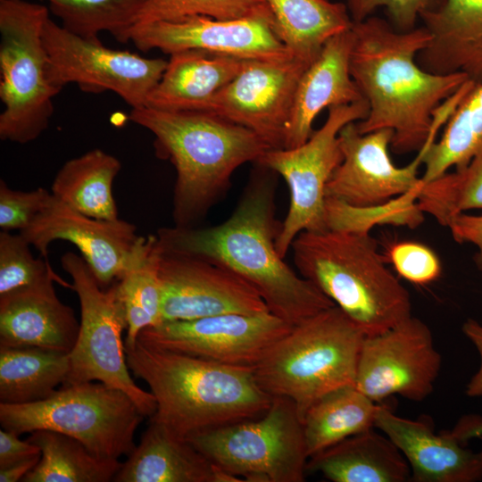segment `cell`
<instances>
[{
  "label": "cell",
  "instance_id": "obj_34",
  "mask_svg": "<svg viewBox=\"0 0 482 482\" xmlns=\"http://www.w3.org/2000/svg\"><path fill=\"white\" fill-rule=\"evenodd\" d=\"M52 12L69 31L93 43L107 31L116 40L129 41L146 0H47Z\"/></svg>",
  "mask_w": 482,
  "mask_h": 482
},
{
  "label": "cell",
  "instance_id": "obj_46",
  "mask_svg": "<svg viewBox=\"0 0 482 482\" xmlns=\"http://www.w3.org/2000/svg\"><path fill=\"white\" fill-rule=\"evenodd\" d=\"M41 455L26 459L0 470V482L22 481L24 477L38 463Z\"/></svg>",
  "mask_w": 482,
  "mask_h": 482
},
{
  "label": "cell",
  "instance_id": "obj_30",
  "mask_svg": "<svg viewBox=\"0 0 482 482\" xmlns=\"http://www.w3.org/2000/svg\"><path fill=\"white\" fill-rule=\"evenodd\" d=\"M71 370L69 353L37 347H0V403L41 401L63 385Z\"/></svg>",
  "mask_w": 482,
  "mask_h": 482
},
{
  "label": "cell",
  "instance_id": "obj_14",
  "mask_svg": "<svg viewBox=\"0 0 482 482\" xmlns=\"http://www.w3.org/2000/svg\"><path fill=\"white\" fill-rule=\"evenodd\" d=\"M442 357L428 325L412 315L374 336H365L355 386L377 403L399 395L420 402L433 391Z\"/></svg>",
  "mask_w": 482,
  "mask_h": 482
},
{
  "label": "cell",
  "instance_id": "obj_35",
  "mask_svg": "<svg viewBox=\"0 0 482 482\" xmlns=\"http://www.w3.org/2000/svg\"><path fill=\"white\" fill-rule=\"evenodd\" d=\"M417 204L443 227L460 213L470 210L482 212V156L464 168L423 183Z\"/></svg>",
  "mask_w": 482,
  "mask_h": 482
},
{
  "label": "cell",
  "instance_id": "obj_31",
  "mask_svg": "<svg viewBox=\"0 0 482 482\" xmlns=\"http://www.w3.org/2000/svg\"><path fill=\"white\" fill-rule=\"evenodd\" d=\"M27 439L39 447L41 457L22 482H109L122 464L100 458L79 440L55 431L36 430Z\"/></svg>",
  "mask_w": 482,
  "mask_h": 482
},
{
  "label": "cell",
  "instance_id": "obj_8",
  "mask_svg": "<svg viewBox=\"0 0 482 482\" xmlns=\"http://www.w3.org/2000/svg\"><path fill=\"white\" fill-rule=\"evenodd\" d=\"M145 416L123 391L99 381L63 384L41 401L0 403L3 428L21 436L51 430L81 442L92 453L107 459L128 456Z\"/></svg>",
  "mask_w": 482,
  "mask_h": 482
},
{
  "label": "cell",
  "instance_id": "obj_13",
  "mask_svg": "<svg viewBox=\"0 0 482 482\" xmlns=\"http://www.w3.org/2000/svg\"><path fill=\"white\" fill-rule=\"evenodd\" d=\"M292 325L270 312L162 321L143 329L140 343L221 364L254 367Z\"/></svg>",
  "mask_w": 482,
  "mask_h": 482
},
{
  "label": "cell",
  "instance_id": "obj_7",
  "mask_svg": "<svg viewBox=\"0 0 482 482\" xmlns=\"http://www.w3.org/2000/svg\"><path fill=\"white\" fill-rule=\"evenodd\" d=\"M46 6L0 0V138L17 144L37 139L48 127L54 97L62 90L50 77L43 29Z\"/></svg>",
  "mask_w": 482,
  "mask_h": 482
},
{
  "label": "cell",
  "instance_id": "obj_2",
  "mask_svg": "<svg viewBox=\"0 0 482 482\" xmlns=\"http://www.w3.org/2000/svg\"><path fill=\"white\" fill-rule=\"evenodd\" d=\"M352 29L350 73L369 104L367 117L355 122L358 131L391 129V146L399 154L419 152L428 140H436L435 112L469 77L435 74L419 65L417 56L430 39L424 27L399 31L371 15L353 21Z\"/></svg>",
  "mask_w": 482,
  "mask_h": 482
},
{
  "label": "cell",
  "instance_id": "obj_3",
  "mask_svg": "<svg viewBox=\"0 0 482 482\" xmlns=\"http://www.w3.org/2000/svg\"><path fill=\"white\" fill-rule=\"evenodd\" d=\"M125 351L130 371L155 398L150 420L180 438L257 418L272 402L273 396L258 384L253 367L221 364L139 341Z\"/></svg>",
  "mask_w": 482,
  "mask_h": 482
},
{
  "label": "cell",
  "instance_id": "obj_26",
  "mask_svg": "<svg viewBox=\"0 0 482 482\" xmlns=\"http://www.w3.org/2000/svg\"><path fill=\"white\" fill-rule=\"evenodd\" d=\"M307 471L333 482H406L409 463L385 434L369 430L351 436L308 459Z\"/></svg>",
  "mask_w": 482,
  "mask_h": 482
},
{
  "label": "cell",
  "instance_id": "obj_23",
  "mask_svg": "<svg viewBox=\"0 0 482 482\" xmlns=\"http://www.w3.org/2000/svg\"><path fill=\"white\" fill-rule=\"evenodd\" d=\"M430 34L419 65L435 74L462 72L482 82V0H439L420 16Z\"/></svg>",
  "mask_w": 482,
  "mask_h": 482
},
{
  "label": "cell",
  "instance_id": "obj_29",
  "mask_svg": "<svg viewBox=\"0 0 482 482\" xmlns=\"http://www.w3.org/2000/svg\"><path fill=\"white\" fill-rule=\"evenodd\" d=\"M378 405L355 386L337 388L319 398L302 420L308 457L375 428Z\"/></svg>",
  "mask_w": 482,
  "mask_h": 482
},
{
  "label": "cell",
  "instance_id": "obj_43",
  "mask_svg": "<svg viewBox=\"0 0 482 482\" xmlns=\"http://www.w3.org/2000/svg\"><path fill=\"white\" fill-rule=\"evenodd\" d=\"M13 431L0 429V470L14 463L41 455L37 445L30 441L21 440Z\"/></svg>",
  "mask_w": 482,
  "mask_h": 482
},
{
  "label": "cell",
  "instance_id": "obj_41",
  "mask_svg": "<svg viewBox=\"0 0 482 482\" xmlns=\"http://www.w3.org/2000/svg\"><path fill=\"white\" fill-rule=\"evenodd\" d=\"M439 0H345L353 22L362 21L378 9H383L392 26L399 31L414 29L420 14L434 7Z\"/></svg>",
  "mask_w": 482,
  "mask_h": 482
},
{
  "label": "cell",
  "instance_id": "obj_15",
  "mask_svg": "<svg viewBox=\"0 0 482 482\" xmlns=\"http://www.w3.org/2000/svg\"><path fill=\"white\" fill-rule=\"evenodd\" d=\"M308 66L293 56L247 60L204 112L249 129L270 149L284 148L296 87Z\"/></svg>",
  "mask_w": 482,
  "mask_h": 482
},
{
  "label": "cell",
  "instance_id": "obj_27",
  "mask_svg": "<svg viewBox=\"0 0 482 482\" xmlns=\"http://www.w3.org/2000/svg\"><path fill=\"white\" fill-rule=\"evenodd\" d=\"M273 14L275 32L290 54L311 64L332 37L350 29L345 3L330 0H265Z\"/></svg>",
  "mask_w": 482,
  "mask_h": 482
},
{
  "label": "cell",
  "instance_id": "obj_10",
  "mask_svg": "<svg viewBox=\"0 0 482 482\" xmlns=\"http://www.w3.org/2000/svg\"><path fill=\"white\" fill-rule=\"evenodd\" d=\"M188 441L214 464L244 481L305 479L309 457L303 424L295 403L287 397L273 396L269 409L257 418L209 429Z\"/></svg>",
  "mask_w": 482,
  "mask_h": 482
},
{
  "label": "cell",
  "instance_id": "obj_21",
  "mask_svg": "<svg viewBox=\"0 0 482 482\" xmlns=\"http://www.w3.org/2000/svg\"><path fill=\"white\" fill-rule=\"evenodd\" d=\"M54 280L0 296V347H37L70 353L79 321L56 295Z\"/></svg>",
  "mask_w": 482,
  "mask_h": 482
},
{
  "label": "cell",
  "instance_id": "obj_42",
  "mask_svg": "<svg viewBox=\"0 0 482 482\" xmlns=\"http://www.w3.org/2000/svg\"><path fill=\"white\" fill-rule=\"evenodd\" d=\"M446 228L455 242L471 244L477 248L474 262L482 271V214L460 213L450 220Z\"/></svg>",
  "mask_w": 482,
  "mask_h": 482
},
{
  "label": "cell",
  "instance_id": "obj_39",
  "mask_svg": "<svg viewBox=\"0 0 482 482\" xmlns=\"http://www.w3.org/2000/svg\"><path fill=\"white\" fill-rule=\"evenodd\" d=\"M385 257L401 278L418 286L435 282L442 274L438 255L420 242L403 240L392 243Z\"/></svg>",
  "mask_w": 482,
  "mask_h": 482
},
{
  "label": "cell",
  "instance_id": "obj_36",
  "mask_svg": "<svg viewBox=\"0 0 482 482\" xmlns=\"http://www.w3.org/2000/svg\"><path fill=\"white\" fill-rule=\"evenodd\" d=\"M377 207H355L342 201L326 197L325 220L327 229L370 233L374 225H393L416 228L424 219L417 204V197L423 185Z\"/></svg>",
  "mask_w": 482,
  "mask_h": 482
},
{
  "label": "cell",
  "instance_id": "obj_38",
  "mask_svg": "<svg viewBox=\"0 0 482 482\" xmlns=\"http://www.w3.org/2000/svg\"><path fill=\"white\" fill-rule=\"evenodd\" d=\"M30 244L19 233H0V296L48 280L71 288L45 257H34Z\"/></svg>",
  "mask_w": 482,
  "mask_h": 482
},
{
  "label": "cell",
  "instance_id": "obj_17",
  "mask_svg": "<svg viewBox=\"0 0 482 482\" xmlns=\"http://www.w3.org/2000/svg\"><path fill=\"white\" fill-rule=\"evenodd\" d=\"M355 122L346 124L338 133L343 159L326 185V197L355 207H377L422 183L418 176L422 164L420 151L408 165L397 167L388 151L393 131L383 129L362 134Z\"/></svg>",
  "mask_w": 482,
  "mask_h": 482
},
{
  "label": "cell",
  "instance_id": "obj_28",
  "mask_svg": "<svg viewBox=\"0 0 482 482\" xmlns=\"http://www.w3.org/2000/svg\"><path fill=\"white\" fill-rule=\"evenodd\" d=\"M120 169L118 158L95 148L67 161L56 173L50 191L87 216L114 220L119 212L112 185Z\"/></svg>",
  "mask_w": 482,
  "mask_h": 482
},
{
  "label": "cell",
  "instance_id": "obj_32",
  "mask_svg": "<svg viewBox=\"0 0 482 482\" xmlns=\"http://www.w3.org/2000/svg\"><path fill=\"white\" fill-rule=\"evenodd\" d=\"M161 253L156 234L142 237L127 270L117 280L127 316L125 349L136 345L143 329L162 322Z\"/></svg>",
  "mask_w": 482,
  "mask_h": 482
},
{
  "label": "cell",
  "instance_id": "obj_19",
  "mask_svg": "<svg viewBox=\"0 0 482 482\" xmlns=\"http://www.w3.org/2000/svg\"><path fill=\"white\" fill-rule=\"evenodd\" d=\"M129 40L141 51L165 54L201 49L239 58L278 60L292 56L273 25L261 19L218 20L190 15L135 26Z\"/></svg>",
  "mask_w": 482,
  "mask_h": 482
},
{
  "label": "cell",
  "instance_id": "obj_11",
  "mask_svg": "<svg viewBox=\"0 0 482 482\" xmlns=\"http://www.w3.org/2000/svg\"><path fill=\"white\" fill-rule=\"evenodd\" d=\"M368 113L365 99L329 107L324 124L303 145L269 149L256 162L280 175L288 187V211L276 240L281 257L285 258L299 233L327 229L325 188L343 159L338 133L346 124L364 120Z\"/></svg>",
  "mask_w": 482,
  "mask_h": 482
},
{
  "label": "cell",
  "instance_id": "obj_9",
  "mask_svg": "<svg viewBox=\"0 0 482 482\" xmlns=\"http://www.w3.org/2000/svg\"><path fill=\"white\" fill-rule=\"evenodd\" d=\"M61 264L80 306L79 336L69 353L71 370L64 384L102 382L123 391L145 417H152L155 398L135 383L127 363L122 339L127 316L117 281L104 290L84 258L72 252L61 257Z\"/></svg>",
  "mask_w": 482,
  "mask_h": 482
},
{
  "label": "cell",
  "instance_id": "obj_45",
  "mask_svg": "<svg viewBox=\"0 0 482 482\" xmlns=\"http://www.w3.org/2000/svg\"><path fill=\"white\" fill-rule=\"evenodd\" d=\"M463 444L477 437H482V417L478 415L463 416L450 431Z\"/></svg>",
  "mask_w": 482,
  "mask_h": 482
},
{
  "label": "cell",
  "instance_id": "obj_1",
  "mask_svg": "<svg viewBox=\"0 0 482 482\" xmlns=\"http://www.w3.org/2000/svg\"><path fill=\"white\" fill-rule=\"evenodd\" d=\"M276 177L255 162L226 220L207 228H161L156 236L164 251L197 257L234 272L257 290L271 313L295 326L336 304L277 251L282 222L276 218Z\"/></svg>",
  "mask_w": 482,
  "mask_h": 482
},
{
  "label": "cell",
  "instance_id": "obj_16",
  "mask_svg": "<svg viewBox=\"0 0 482 482\" xmlns=\"http://www.w3.org/2000/svg\"><path fill=\"white\" fill-rule=\"evenodd\" d=\"M162 322L270 312L257 290L234 272L205 260L164 251L159 263Z\"/></svg>",
  "mask_w": 482,
  "mask_h": 482
},
{
  "label": "cell",
  "instance_id": "obj_6",
  "mask_svg": "<svg viewBox=\"0 0 482 482\" xmlns=\"http://www.w3.org/2000/svg\"><path fill=\"white\" fill-rule=\"evenodd\" d=\"M364 333L334 305L306 319L277 341L253 367L260 386L292 400L301 421L324 395L355 386Z\"/></svg>",
  "mask_w": 482,
  "mask_h": 482
},
{
  "label": "cell",
  "instance_id": "obj_5",
  "mask_svg": "<svg viewBox=\"0 0 482 482\" xmlns=\"http://www.w3.org/2000/svg\"><path fill=\"white\" fill-rule=\"evenodd\" d=\"M298 273L362 330L380 334L411 316L408 290L386 267L370 233L303 231L291 244Z\"/></svg>",
  "mask_w": 482,
  "mask_h": 482
},
{
  "label": "cell",
  "instance_id": "obj_18",
  "mask_svg": "<svg viewBox=\"0 0 482 482\" xmlns=\"http://www.w3.org/2000/svg\"><path fill=\"white\" fill-rule=\"evenodd\" d=\"M19 233L46 259L52 242L71 243L102 287L121 278L142 239L137 235V227L127 220L87 216L54 195L30 225Z\"/></svg>",
  "mask_w": 482,
  "mask_h": 482
},
{
  "label": "cell",
  "instance_id": "obj_44",
  "mask_svg": "<svg viewBox=\"0 0 482 482\" xmlns=\"http://www.w3.org/2000/svg\"><path fill=\"white\" fill-rule=\"evenodd\" d=\"M464 335L477 348L480 356V366L467 385L466 394L470 397L482 396V325L469 319L462 325Z\"/></svg>",
  "mask_w": 482,
  "mask_h": 482
},
{
  "label": "cell",
  "instance_id": "obj_12",
  "mask_svg": "<svg viewBox=\"0 0 482 482\" xmlns=\"http://www.w3.org/2000/svg\"><path fill=\"white\" fill-rule=\"evenodd\" d=\"M43 40L55 86L62 88L68 83H76L87 92L112 91L132 109L146 105L167 66L164 59L145 58L90 42L50 17L44 25Z\"/></svg>",
  "mask_w": 482,
  "mask_h": 482
},
{
  "label": "cell",
  "instance_id": "obj_40",
  "mask_svg": "<svg viewBox=\"0 0 482 482\" xmlns=\"http://www.w3.org/2000/svg\"><path fill=\"white\" fill-rule=\"evenodd\" d=\"M52 195L51 191L44 187L29 191L12 189L4 179H1L0 229L2 231L24 230L48 204Z\"/></svg>",
  "mask_w": 482,
  "mask_h": 482
},
{
  "label": "cell",
  "instance_id": "obj_37",
  "mask_svg": "<svg viewBox=\"0 0 482 482\" xmlns=\"http://www.w3.org/2000/svg\"><path fill=\"white\" fill-rule=\"evenodd\" d=\"M190 15L218 20L261 19L270 22L275 29L273 14L265 0H146L135 26Z\"/></svg>",
  "mask_w": 482,
  "mask_h": 482
},
{
  "label": "cell",
  "instance_id": "obj_20",
  "mask_svg": "<svg viewBox=\"0 0 482 482\" xmlns=\"http://www.w3.org/2000/svg\"><path fill=\"white\" fill-rule=\"evenodd\" d=\"M375 428L406 458L414 482H475L482 479V450L473 452L450 431L439 434L428 420L395 415L380 404Z\"/></svg>",
  "mask_w": 482,
  "mask_h": 482
},
{
  "label": "cell",
  "instance_id": "obj_22",
  "mask_svg": "<svg viewBox=\"0 0 482 482\" xmlns=\"http://www.w3.org/2000/svg\"><path fill=\"white\" fill-rule=\"evenodd\" d=\"M353 39L352 27L329 38L302 74L284 148L297 147L306 142L313 133L314 120L323 109L364 99L350 73Z\"/></svg>",
  "mask_w": 482,
  "mask_h": 482
},
{
  "label": "cell",
  "instance_id": "obj_33",
  "mask_svg": "<svg viewBox=\"0 0 482 482\" xmlns=\"http://www.w3.org/2000/svg\"><path fill=\"white\" fill-rule=\"evenodd\" d=\"M444 127L439 139L420 150L424 183L482 156V82L472 87Z\"/></svg>",
  "mask_w": 482,
  "mask_h": 482
},
{
  "label": "cell",
  "instance_id": "obj_25",
  "mask_svg": "<svg viewBox=\"0 0 482 482\" xmlns=\"http://www.w3.org/2000/svg\"><path fill=\"white\" fill-rule=\"evenodd\" d=\"M246 61L201 49L173 53L145 106L166 111H205Z\"/></svg>",
  "mask_w": 482,
  "mask_h": 482
},
{
  "label": "cell",
  "instance_id": "obj_4",
  "mask_svg": "<svg viewBox=\"0 0 482 482\" xmlns=\"http://www.w3.org/2000/svg\"><path fill=\"white\" fill-rule=\"evenodd\" d=\"M129 118L154 136L156 154L176 170V226H194L226 194L234 171L270 149L253 131L209 112L145 106Z\"/></svg>",
  "mask_w": 482,
  "mask_h": 482
},
{
  "label": "cell",
  "instance_id": "obj_24",
  "mask_svg": "<svg viewBox=\"0 0 482 482\" xmlns=\"http://www.w3.org/2000/svg\"><path fill=\"white\" fill-rule=\"evenodd\" d=\"M139 444L127 456L115 482H239L188 440L149 420Z\"/></svg>",
  "mask_w": 482,
  "mask_h": 482
}]
</instances>
